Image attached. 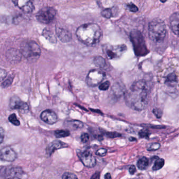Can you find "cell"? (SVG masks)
<instances>
[{
    "mask_svg": "<svg viewBox=\"0 0 179 179\" xmlns=\"http://www.w3.org/2000/svg\"><path fill=\"white\" fill-rule=\"evenodd\" d=\"M77 39L87 46H94L98 44L102 35L99 26L95 23L83 24L77 28L76 32Z\"/></svg>",
    "mask_w": 179,
    "mask_h": 179,
    "instance_id": "obj_2",
    "label": "cell"
},
{
    "mask_svg": "<svg viewBox=\"0 0 179 179\" xmlns=\"http://www.w3.org/2000/svg\"><path fill=\"white\" fill-rule=\"evenodd\" d=\"M127 46L125 44L118 45H104L103 51L109 60H115L120 57L127 51Z\"/></svg>",
    "mask_w": 179,
    "mask_h": 179,
    "instance_id": "obj_6",
    "label": "cell"
},
{
    "mask_svg": "<svg viewBox=\"0 0 179 179\" xmlns=\"http://www.w3.org/2000/svg\"><path fill=\"white\" fill-rule=\"evenodd\" d=\"M153 113L157 116V118H160L162 116V112L158 109H154L153 110Z\"/></svg>",
    "mask_w": 179,
    "mask_h": 179,
    "instance_id": "obj_38",
    "label": "cell"
},
{
    "mask_svg": "<svg viewBox=\"0 0 179 179\" xmlns=\"http://www.w3.org/2000/svg\"><path fill=\"white\" fill-rule=\"evenodd\" d=\"M64 126L70 130H76L83 128L84 124L83 122L77 120H70L65 122Z\"/></svg>",
    "mask_w": 179,
    "mask_h": 179,
    "instance_id": "obj_19",
    "label": "cell"
},
{
    "mask_svg": "<svg viewBox=\"0 0 179 179\" xmlns=\"http://www.w3.org/2000/svg\"><path fill=\"white\" fill-rule=\"evenodd\" d=\"M149 86L147 81L141 80L132 84L125 95L126 102L132 109L141 111L145 109L149 102Z\"/></svg>",
    "mask_w": 179,
    "mask_h": 179,
    "instance_id": "obj_1",
    "label": "cell"
},
{
    "mask_svg": "<svg viewBox=\"0 0 179 179\" xmlns=\"http://www.w3.org/2000/svg\"><path fill=\"white\" fill-rule=\"evenodd\" d=\"M8 119H9V122L14 125V126H19L20 125V122L17 119L15 113H12L10 115L8 118Z\"/></svg>",
    "mask_w": 179,
    "mask_h": 179,
    "instance_id": "obj_25",
    "label": "cell"
},
{
    "mask_svg": "<svg viewBox=\"0 0 179 179\" xmlns=\"http://www.w3.org/2000/svg\"><path fill=\"white\" fill-rule=\"evenodd\" d=\"M15 6L26 13H32L34 6L32 0H12Z\"/></svg>",
    "mask_w": 179,
    "mask_h": 179,
    "instance_id": "obj_12",
    "label": "cell"
},
{
    "mask_svg": "<svg viewBox=\"0 0 179 179\" xmlns=\"http://www.w3.org/2000/svg\"><path fill=\"white\" fill-rule=\"evenodd\" d=\"M1 75H0V78H1V81H2L3 80H4L5 78L7 76V72L6 70L4 69H1Z\"/></svg>",
    "mask_w": 179,
    "mask_h": 179,
    "instance_id": "obj_37",
    "label": "cell"
},
{
    "mask_svg": "<svg viewBox=\"0 0 179 179\" xmlns=\"http://www.w3.org/2000/svg\"><path fill=\"white\" fill-rule=\"evenodd\" d=\"M107 136H108V138H117V137H119L121 136L122 135L117 133V132H107L106 134Z\"/></svg>",
    "mask_w": 179,
    "mask_h": 179,
    "instance_id": "obj_36",
    "label": "cell"
},
{
    "mask_svg": "<svg viewBox=\"0 0 179 179\" xmlns=\"http://www.w3.org/2000/svg\"><path fill=\"white\" fill-rule=\"evenodd\" d=\"M100 178V173L99 172H96L94 174L91 178L92 179H99Z\"/></svg>",
    "mask_w": 179,
    "mask_h": 179,
    "instance_id": "obj_41",
    "label": "cell"
},
{
    "mask_svg": "<svg viewBox=\"0 0 179 179\" xmlns=\"http://www.w3.org/2000/svg\"><path fill=\"white\" fill-rule=\"evenodd\" d=\"M149 164V161L148 158L142 157L138 161L136 165L139 169L141 170H145L147 168Z\"/></svg>",
    "mask_w": 179,
    "mask_h": 179,
    "instance_id": "obj_20",
    "label": "cell"
},
{
    "mask_svg": "<svg viewBox=\"0 0 179 179\" xmlns=\"http://www.w3.org/2000/svg\"><path fill=\"white\" fill-rule=\"evenodd\" d=\"M0 141H1V143H2L3 141L4 138V130H3L2 127L1 128V130H0Z\"/></svg>",
    "mask_w": 179,
    "mask_h": 179,
    "instance_id": "obj_39",
    "label": "cell"
},
{
    "mask_svg": "<svg viewBox=\"0 0 179 179\" xmlns=\"http://www.w3.org/2000/svg\"><path fill=\"white\" fill-rule=\"evenodd\" d=\"M105 74L102 71L98 69L90 70L86 77V83L90 87L98 85L104 79Z\"/></svg>",
    "mask_w": 179,
    "mask_h": 179,
    "instance_id": "obj_9",
    "label": "cell"
},
{
    "mask_svg": "<svg viewBox=\"0 0 179 179\" xmlns=\"http://www.w3.org/2000/svg\"><path fill=\"white\" fill-rule=\"evenodd\" d=\"M161 145L159 143H152L148 146L147 149L150 151H154L160 149Z\"/></svg>",
    "mask_w": 179,
    "mask_h": 179,
    "instance_id": "obj_26",
    "label": "cell"
},
{
    "mask_svg": "<svg viewBox=\"0 0 179 179\" xmlns=\"http://www.w3.org/2000/svg\"><path fill=\"white\" fill-rule=\"evenodd\" d=\"M81 139L83 143L87 142L90 139V136L87 133H83L81 136Z\"/></svg>",
    "mask_w": 179,
    "mask_h": 179,
    "instance_id": "obj_35",
    "label": "cell"
},
{
    "mask_svg": "<svg viewBox=\"0 0 179 179\" xmlns=\"http://www.w3.org/2000/svg\"><path fill=\"white\" fill-rule=\"evenodd\" d=\"M56 32L58 37L63 43H67L70 42L72 39V35L67 30L62 28H57Z\"/></svg>",
    "mask_w": 179,
    "mask_h": 179,
    "instance_id": "obj_18",
    "label": "cell"
},
{
    "mask_svg": "<svg viewBox=\"0 0 179 179\" xmlns=\"http://www.w3.org/2000/svg\"><path fill=\"white\" fill-rule=\"evenodd\" d=\"M109 86H110V82L109 81H105L104 83L100 84L99 86V89L102 91H105L108 90Z\"/></svg>",
    "mask_w": 179,
    "mask_h": 179,
    "instance_id": "obj_32",
    "label": "cell"
},
{
    "mask_svg": "<svg viewBox=\"0 0 179 179\" xmlns=\"http://www.w3.org/2000/svg\"><path fill=\"white\" fill-rule=\"evenodd\" d=\"M79 159L86 167L92 168L96 166V160L90 150H86L78 154Z\"/></svg>",
    "mask_w": 179,
    "mask_h": 179,
    "instance_id": "obj_11",
    "label": "cell"
},
{
    "mask_svg": "<svg viewBox=\"0 0 179 179\" xmlns=\"http://www.w3.org/2000/svg\"><path fill=\"white\" fill-rule=\"evenodd\" d=\"M104 178H105V179H111V175H110V174L109 173H106V174L105 175H104Z\"/></svg>",
    "mask_w": 179,
    "mask_h": 179,
    "instance_id": "obj_42",
    "label": "cell"
},
{
    "mask_svg": "<svg viewBox=\"0 0 179 179\" xmlns=\"http://www.w3.org/2000/svg\"><path fill=\"white\" fill-rule=\"evenodd\" d=\"M0 158L3 161L13 162L17 158V154L11 147H6L1 150Z\"/></svg>",
    "mask_w": 179,
    "mask_h": 179,
    "instance_id": "obj_13",
    "label": "cell"
},
{
    "mask_svg": "<svg viewBox=\"0 0 179 179\" xmlns=\"http://www.w3.org/2000/svg\"><path fill=\"white\" fill-rule=\"evenodd\" d=\"M177 77L175 73H171L166 77V82L173 83L177 82Z\"/></svg>",
    "mask_w": 179,
    "mask_h": 179,
    "instance_id": "obj_28",
    "label": "cell"
},
{
    "mask_svg": "<svg viewBox=\"0 0 179 179\" xmlns=\"http://www.w3.org/2000/svg\"><path fill=\"white\" fill-rule=\"evenodd\" d=\"M94 63L98 67L103 68L106 65V62L104 58L101 56H97L94 58Z\"/></svg>",
    "mask_w": 179,
    "mask_h": 179,
    "instance_id": "obj_21",
    "label": "cell"
},
{
    "mask_svg": "<svg viewBox=\"0 0 179 179\" xmlns=\"http://www.w3.org/2000/svg\"><path fill=\"white\" fill-rule=\"evenodd\" d=\"M54 135L56 138H61L69 136L70 135V132L68 130H57L54 132Z\"/></svg>",
    "mask_w": 179,
    "mask_h": 179,
    "instance_id": "obj_24",
    "label": "cell"
},
{
    "mask_svg": "<svg viewBox=\"0 0 179 179\" xmlns=\"http://www.w3.org/2000/svg\"><path fill=\"white\" fill-rule=\"evenodd\" d=\"M56 15L55 9L46 7L41 9L36 15L37 19L40 23L43 24H49L53 21Z\"/></svg>",
    "mask_w": 179,
    "mask_h": 179,
    "instance_id": "obj_7",
    "label": "cell"
},
{
    "mask_svg": "<svg viewBox=\"0 0 179 179\" xmlns=\"http://www.w3.org/2000/svg\"><path fill=\"white\" fill-rule=\"evenodd\" d=\"M101 14L103 17L106 19H110L113 16L112 10L111 9H106L101 12Z\"/></svg>",
    "mask_w": 179,
    "mask_h": 179,
    "instance_id": "obj_27",
    "label": "cell"
},
{
    "mask_svg": "<svg viewBox=\"0 0 179 179\" xmlns=\"http://www.w3.org/2000/svg\"><path fill=\"white\" fill-rule=\"evenodd\" d=\"M9 106L11 109L18 110L21 113H26L29 110V107L28 104L16 96L11 97L9 102Z\"/></svg>",
    "mask_w": 179,
    "mask_h": 179,
    "instance_id": "obj_10",
    "label": "cell"
},
{
    "mask_svg": "<svg viewBox=\"0 0 179 179\" xmlns=\"http://www.w3.org/2000/svg\"><path fill=\"white\" fill-rule=\"evenodd\" d=\"M43 35L51 43H56L57 41L53 33L48 30H44L43 31Z\"/></svg>",
    "mask_w": 179,
    "mask_h": 179,
    "instance_id": "obj_23",
    "label": "cell"
},
{
    "mask_svg": "<svg viewBox=\"0 0 179 179\" xmlns=\"http://www.w3.org/2000/svg\"><path fill=\"white\" fill-rule=\"evenodd\" d=\"M164 163H165V161H164V159L159 158V157H157L156 161L154 163V166L152 167V170L154 171L160 170L163 168V166H164Z\"/></svg>",
    "mask_w": 179,
    "mask_h": 179,
    "instance_id": "obj_22",
    "label": "cell"
},
{
    "mask_svg": "<svg viewBox=\"0 0 179 179\" xmlns=\"http://www.w3.org/2000/svg\"><path fill=\"white\" fill-rule=\"evenodd\" d=\"M40 118L43 122L49 125H53L57 122L58 117L55 112L47 109L41 113Z\"/></svg>",
    "mask_w": 179,
    "mask_h": 179,
    "instance_id": "obj_14",
    "label": "cell"
},
{
    "mask_svg": "<svg viewBox=\"0 0 179 179\" xmlns=\"http://www.w3.org/2000/svg\"><path fill=\"white\" fill-rule=\"evenodd\" d=\"M68 147V145L64 142H62L60 141L55 140L49 143L46 149V154L48 156H51L54 152L57 150L63 148Z\"/></svg>",
    "mask_w": 179,
    "mask_h": 179,
    "instance_id": "obj_15",
    "label": "cell"
},
{
    "mask_svg": "<svg viewBox=\"0 0 179 179\" xmlns=\"http://www.w3.org/2000/svg\"><path fill=\"white\" fill-rule=\"evenodd\" d=\"M62 178L63 179H77V177L76 176V175H75L74 173H73L68 172H66L64 173V174L62 175Z\"/></svg>",
    "mask_w": 179,
    "mask_h": 179,
    "instance_id": "obj_31",
    "label": "cell"
},
{
    "mask_svg": "<svg viewBox=\"0 0 179 179\" xmlns=\"http://www.w3.org/2000/svg\"><path fill=\"white\" fill-rule=\"evenodd\" d=\"M169 21L171 29L175 35L179 37V13H173L170 17Z\"/></svg>",
    "mask_w": 179,
    "mask_h": 179,
    "instance_id": "obj_17",
    "label": "cell"
},
{
    "mask_svg": "<svg viewBox=\"0 0 179 179\" xmlns=\"http://www.w3.org/2000/svg\"><path fill=\"white\" fill-rule=\"evenodd\" d=\"M160 1L162 3L166 2V0H160Z\"/></svg>",
    "mask_w": 179,
    "mask_h": 179,
    "instance_id": "obj_43",
    "label": "cell"
},
{
    "mask_svg": "<svg viewBox=\"0 0 179 179\" xmlns=\"http://www.w3.org/2000/svg\"><path fill=\"white\" fill-rule=\"evenodd\" d=\"M150 39L155 43L161 42L166 37V28L164 22L156 19L150 22L148 27Z\"/></svg>",
    "mask_w": 179,
    "mask_h": 179,
    "instance_id": "obj_3",
    "label": "cell"
},
{
    "mask_svg": "<svg viewBox=\"0 0 179 179\" xmlns=\"http://www.w3.org/2000/svg\"><path fill=\"white\" fill-rule=\"evenodd\" d=\"M129 173H130L131 175H134V173L136 172V166H134V165L131 166L129 169Z\"/></svg>",
    "mask_w": 179,
    "mask_h": 179,
    "instance_id": "obj_40",
    "label": "cell"
},
{
    "mask_svg": "<svg viewBox=\"0 0 179 179\" xmlns=\"http://www.w3.org/2000/svg\"><path fill=\"white\" fill-rule=\"evenodd\" d=\"M127 7L128 9L129 10V11L132 12H134L136 13V12L138 11V7H136V5H134V3H130L127 4Z\"/></svg>",
    "mask_w": 179,
    "mask_h": 179,
    "instance_id": "obj_33",
    "label": "cell"
},
{
    "mask_svg": "<svg viewBox=\"0 0 179 179\" xmlns=\"http://www.w3.org/2000/svg\"><path fill=\"white\" fill-rule=\"evenodd\" d=\"M107 150L104 148H100L96 151V154L99 157H104L106 155Z\"/></svg>",
    "mask_w": 179,
    "mask_h": 179,
    "instance_id": "obj_34",
    "label": "cell"
},
{
    "mask_svg": "<svg viewBox=\"0 0 179 179\" xmlns=\"http://www.w3.org/2000/svg\"><path fill=\"white\" fill-rule=\"evenodd\" d=\"M13 77L10 76L8 77V78H7L6 80H5L1 84V86L3 88H5L8 87L10 86L11 85L12 82H13Z\"/></svg>",
    "mask_w": 179,
    "mask_h": 179,
    "instance_id": "obj_29",
    "label": "cell"
},
{
    "mask_svg": "<svg viewBox=\"0 0 179 179\" xmlns=\"http://www.w3.org/2000/svg\"><path fill=\"white\" fill-rule=\"evenodd\" d=\"M22 55L21 51L12 48L7 52V59L12 63H16L21 60Z\"/></svg>",
    "mask_w": 179,
    "mask_h": 179,
    "instance_id": "obj_16",
    "label": "cell"
},
{
    "mask_svg": "<svg viewBox=\"0 0 179 179\" xmlns=\"http://www.w3.org/2000/svg\"><path fill=\"white\" fill-rule=\"evenodd\" d=\"M21 51L22 55L30 62H35L39 59L41 54L39 45L33 41H25L21 45Z\"/></svg>",
    "mask_w": 179,
    "mask_h": 179,
    "instance_id": "obj_4",
    "label": "cell"
},
{
    "mask_svg": "<svg viewBox=\"0 0 179 179\" xmlns=\"http://www.w3.org/2000/svg\"><path fill=\"white\" fill-rule=\"evenodd\" d=\"M149 131L148 129H143L139 132V136L141 138H147L149 136Z\"/></svg>",
    "mask_w": 179,
    "mask_h": 179,
    "instance_id": "obj_30",
    "label": "cell"
},
{
    "mask_svg": "<svg viewBox=\"0 0 179 179\" xmlns=\"http://www.w3.org/2000/svg\"><path fill=\"white\" fill-rule=\"evenodd\" d=\"M23 175L22 169L18 166H2L1 168V178L20 179Z\"/></svg>",
    "mask_w": 179,
    "mask_h": 179,
    "instance_id": "obj_8",
    "label": "cell"
},
{
    "mask_svg": "<svg viewBox=\"0 0 179 179\" xmlns=\"http://www.w3.org/2000/svg\"><path fill=\"white\" fill-rule=\"evenodd\" d=\"M130 37L136 55L145 56L149 53L144 38L140 31H133L131 32Z\"/></svg>",
    "mask_w": 179,
    "mask_h": 179,
    "instance_id": "obj_5",
    "label": "cell"
}]
</instances>
